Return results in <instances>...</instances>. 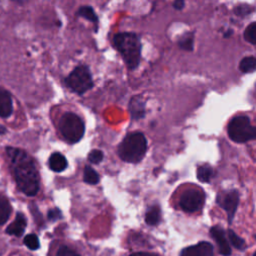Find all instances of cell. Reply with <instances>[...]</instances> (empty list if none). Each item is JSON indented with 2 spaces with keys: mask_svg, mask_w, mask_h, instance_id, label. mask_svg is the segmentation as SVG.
<instances>
[{
  "mask_svg": "<svg viewBox=\"0 0 256 256\" xmlns=\"http://www.w3.org/2000/svg\"><path fill=\"white\" fill-rule=\"evenodd\" d=\"M62 217V213L58 208H53L48 211V219L54 221L57 219H60Z\"/></svg>",
  "mask_w": 256,
  "mask_h": 256,
  "instance_id": "83f0119b",
  "label": "cell"
},
{
  "mask_svg": "<svg viewBox=\"0 0 256 256\" xmlns=\"http://www.w3.org/2000/svg\"><path fill=\"white\" fill-rule=\"evenodd\" d=\"M130 256H157L151 253H147V252H137V253H133Z\"/></svg>",
  "mask_w": 256,
  "mask_h": 256,
  "instance_id": "f546056e",
  "label": "cell"
},
{
  "mask_svg": "<svg viewBox=\"0 0 256 256\" xmlns=\"http://www.w3.org/2000/svg\"><path fill=\"white\" fill-rule=\"evenodd\" d=\"M113 44L121 54L129 69L138 67L141 59V40L133 32H122L114 35Z\"/></svg>",
  "mask_w": 256,
  "mask_h": 256,
  "instance_id": "7a4b0ae2",
  "label": "cell"
},
{
  "mask_svg": "<svg viewBox=\"0 0 256 256\" xmlns=\"http://www.w3.org/2000/svg\"><path fill=\"white\" fill-rule=\"evenodd\" d=\"M253 10V7H249V6H238V7H235L234 9V12L237 13L239 16H245L247 14H249L251 11Z\"/></svg>",
  "mask_w": 256,
  "mask_h": 256,
  "instance_id": "4316f807",
  "label": "cell"
},
{
  "mask_svg": "<svg viewBox=\"0 0 256 256\" xmlns=\"http://www.w3.org/2000/svg\"><path fill=\"white\" fill-rule=\"evenodd\" d=\"M83 180L87 184L90 185H95L99 182V174L89 165H86L84 167V172H83Z\"/></svg>",
  "mask_w": 256,
  "mask_h": 256,
  "instance_id": "d6986e66",
  "label": "cell"
},
{
  "mask_svg": "<svg viewBox=\"0 0 256 256\" xmlns=\"http://www.w3.org/2000/svg\"><path fill=\"white\" fill-rule=\"evenodd\" d=\"M184 5H185V2H184L183 0H176V1L173 2V7H174V9H176V10H181V9H183Z\"/></svg>",
  "mask_w": 256,
  "mask_h": 256,
  "instance_id": "f1b7e54d",
  "label": "cell"
},
{
  "mask_svg": "<svg viewBox=\"0 0 256 256\" xmlns=\"http://www.w3.org/2000/svg\"><path fill=\"white\" fill-rule=\"evenodd\" d=\"M12 98L8 91L0 87V117L7 118L12 114Z\"/></svg>",
  "mask_w": 256,
  "mask_h": 256,
  "instance_id": "4fadbf2b",
  "label": "cell"
},
{
  "mask_svg": "<svg viewBox=\"0 0 256 256\" xmlns=\"http://www.w3.org/2000/svg\"><path fill=\"white\" fill-rule=\"evenodd\" d=\"M243 36L247 42L256 45V21L250 23L246 27Z\"/></svg>",
  "mask_w": 256,
  "mask_h": 256,
  "instance_id": "603a6c76",
  "label": "cell"
},
{
  "mask_svg": "<svg viewBox=\"0 0 256 256\" xmlns=\"http://www.w3.org/2000/svg\"><path fill=\"white\" fill-rule=\"evenodd\" d=\"M147 140L143 133L133 132L127 134L118 146L119 157L128 163L140 162L146 154Z\"/></svg>",
  "mask_w": 256,
  "mask_h": 256,
  "instance_id": "3957f363",
  "label": "cell"
},
{
  "mask_svg": "<svg viewBox=\"0 0 256 256\" xmlns=\"http://www.w3.org/2000/svg\"><path fill=\"white\" fill-rule=\"evenodd\" d=\"M11 204L9 200L2 194H0V225H3L11 214Z\"/></svg>",
  "mask_w": 256,
  "mask_h": 256,
  "instance_id": "2e32d148",
  "label": "cell"
},
{
  "mask_svg": "<svg viewBox=\"0 0 256 256\" xmlns=\"http://www.w3.org/2000/svg\"><path fill=\"white\" fill-rule=\"evenodd\" d=\"M239 69L243 73H251L256 71V58L253 56L244 57L239 63Z\"/></svg>",
  "mask_w": 256,
  "mask_h": 256,
  "instance_id": "ac0fdd59",
  "label": "cell"
},
{
  "mask_svg": "<svg viewBox=\"0 0 256 256\" xmlns=\"http://www.w3.org/2000/svg\"><path fill=\"white\" fill-rule=\"evenodd\" d=\"M210 235L215 240L219 253L224 256H229L231 254V249L228 244V240L226 238L224 230L220 226H213L210 229Z\"/></svg>",
  "mask_w": 256,
  "mask_h": 256,
  "instance_id": "9c48e42d",
  "label": "cell"
},
{
  "mask_svg": "<svg viewBox=\"0 0 256 256\" xmlns=\"http://www.w3.org/2000/svg\"><path fill=\"white\" fill-rule=\"evenodd\" d=\"M7 132V130H6V128L4 127V126H2V125H0V135H3V134H5Z\"/></svg>",
  "mask_w": 256,
  "mask_h": 256,
  "instance_id": "4dcf8cb0",
  "label": "cell"
},
{
  "mask_svg": "<svg viewBox=\"0 0 256 256\" xmlns=\"http://www.w3.org/2000/svg\"><path fill=\"white\" fill-rule=\"evenodd\" d=\"M161 210L158 205H153L148 208L145 214V222L150 226H155L160 222Z\"/></svg>",
  "mask_w": 256,
  "mask_h": 256,
  "instance_id": "9a60e30c",
  "label": "cell"
},
{
  "mask_svg": "<svg viewBox=\"0 0 256 256\" xmlns=\"http://www.w3.org/2000/svg\"><path fill=\"white\" fill-rule=\"evenodd\" d=\"M129 112L130 116L134 120H139L145 116V102L139 95L133 96L129 101Z\"/></svg>",
  "mask_w": 256,
  "mask_h": 256,
  "instance_id": "8fae6325",
  "label": "cell"
},
{
  "mask_svg": "<svg viewBox=\"0 0 256 256\" xmlns=\"http://www.w3.org/2000/svg\"><path fill=\"white\" fill-rule=\"evenodd\" d=\"M56 256H80L78 253H76L75 251H73L72 249L66 247V246H62L58 252Z\"/></svg>",
  "mask_w": 256,
  "mask_h": 256,
  "instance_id": "484cf974",
  "label": "cell"
},
{
  "mask_svg": "<svg viewBox=\"0 0 256 256\" xmlns=\"http://www.w3.org/2000/svg\"><path fill=\"white\" fill-rule=\"evenodd\" d=\"M228 136L237 143H244L256 140V126H252L247 116L240 115L234 117L227 127Z\"/></svg>",
  "mask_w": 256,
  "mask_h": 256,
  "instance_id": "5b68a950",
  "label": "cell"
},
{
  "mask_svg": "<svg viewBox=\"0 0 256 256\" xmlns=\"http://www.w3.org/2000/svg\"><path fill=\"white\" fill-rule=\"evenodd\" d=\"M231 34H232V30H227L226 33L224 34V37H229Z\"/></svg>",
  "mask_w": 256,
  "mask_h": 256,
  "instance_id": "1f68e13d",
  "label": "cell"
},
{
  "mask_svg": "<svg viewBox=\"0 0 256 256\" xmlns=\"http://www.w3.org/2000/svg\"><path fill=\"white\" fill-rule=\"evenodd\" d=\"M217 204L225 210L228 218L229 224L232 223L238 204H239V193L235 189L230 190H224L217 194L216 197Z\"/></svg>",
  "mask_w": 256,
  "mask_h": 256,
  "instance_id": "52a82bcc",
  "label": "cell"
},
{
  "mask_svg": "<svg viewBox=\"0 0 256 256\" xmlns=\"http://www.w3.org/2000/svg\"><path fill=\"white\" fill-rule=\"evenodd\" d=\"M178 46L180 49L185 51H192L194 46V37L193 34H185L178 41Z\"/></svg>",
  "mask_w": 256,
  "mask_h": 256,
  "instance_id": "44dd1931",
  "label": "cell"
},
{
  "mask_svg": "<svg viewBox=\"0 0 256 256\" xmlns=\"http://www.w3.org/2000/svg\"><path fill=\"white\" fill-rule=\"evenodd\" d=\"M103 157H104V154L101 150L94 149L88 154V161L92 164H98L103 160Z\"/></svg>",
  "mask_w": 256,
  "mask_h": 256,
  "instance_id": "d4e9b609",
  "label": "cell"
},
{
  "mask_svg": "<svg viewBox=\"0 0 256 256\" xmlns=\"http://www.w3.org/2000/svg\"><path fill=\"white\" fill-rule=\"evenodd\" d=\"M253 256H256V252H255V253H254V254H253Z\"/></svg>",
  "mask_w": 256,
  "mask_h": 256,
  "instance_id": "d6a6232c",
  "label": "cell"
},
{
  "mask_svg": "<svg viewBox=\"0 0 256 256\" xmlns=\"http://www.w3.org/2000/svg\"><path fill=\"white\" fill-rule=\"evenodd\" d=\"M48 164H49L50 169L55 172H61V171L65 170L68 165L65 156H63L59 152H54L51 154V156L49 157V160H48Z\"/></svg>",
  "mask_w": 256,
  "mask_h": 256,
  "instance_id": "5bb4252c",
  "label": "cell"
},
{
  "mask_svg": "<svg viewBox=\"0 0 256 256\" xmlns=\"http://www.w3.org/2000/svg\"><path fill=\"white\" fill-rule=\"evenodd\" d=\"M58 127L63 138L69 143L78 142L85 132L83 120L73 112L64 113L60 118Z\"/></svg>",
  "mask_w": 256,
  "mask_h": 256,
  "instance_id": "277c9868",
  "label": "cell"
},
{
  "mask_svg": "<svg viewBox=\"0 0 256 256\" xmlns=\"http://www.w3.org/2000/svg\"><path fill=\"white\" fill-rule=\"evenodd\" d=\"M180 256H213V246L206 241L199 242L196 245L183 249Z\"/></svg>",
  "mask_w": 256,
  "mask_h": 256,
  "instance_id": "30bf717a",
  "label": "cell"
},
{
  "mask_svg": "<svg viewBox=\"0 0 256 256\" xmlns=\"http://www.w3.org/2000/svg\"><path fill=\"white\" fill-rule=\"evenodd\" d=\"M27 221L25 216L22 213H17L14 221L7 227L6 233L9 235H14L17 237H20L23 235L25 227H26Z\"/></svg>",
  "mask_w": 256,
  "mask_h": 256,
  "instance_id": "7c38bea8",
  "label": "cell"
},
{
  "mask_svg": "<svg viewBox=\"0 0 256 256\" xmlns=\"http://www.w3.org/2000/svg\"><path fill=\"white\" fill-rule=\"evenodd\" d=\"M227 234H228V239H229L230 243H231L235 248H237V249H239V250H244V249H245V247H246L245 241H244L240 236H238L233 230L229 229V230L227 231Z\"/></svg>",
  "mask_w": 256,
  "mask_h": 256,
  "instance_id": "7402d4cb",
  "label": "cell"
},
{
  "mask_svg": "<svg viewBox=\"0 0 256 256\" xmlns=\"http://www.w3.org/2000/svg\"><path fill=\"white\" fill-rule=\"evenodd\" d=\"M197 178L200 182H209L213 177V169L209 165H201L197 168Z\"/></svg>",
  "mask_w": 256,
  "mask_h": 256,
  "instance_id": "ffe728a7",
  "label": "cell"
},
{
  "mask_svg": "<svg viewBox=\"0 0 256 256\" xmlns=\"http://www.w3.org/2000/svg\"><path fill=\"white\" fill-rule=\"evenodd\" d=\"M205 201V194L195 188L188 189L182 193L179 200V205L181 209L185 212L192 213L200 210Z\"/></svg>",
  "mask_w": 256,
  "mask_h": 256,
  "instance_id": "ba28073f",
  "label": "cell"
},
{
  "mask_svg": "<svg viewBox=\"0 0 256 256\" xmlns=\"http://www.w3.org/2000/svg\"><path fill=\"white\" fill-rule=\"evenodd\" d=\"M24 244L31 250H36L39 248V239L35 234H28L24 237Z\"/></svg>",
  "mask_w": 256,
  "mask_h": 256,
  "instance_id": "cb8c5ba5",
  "label": "cell"
},
{
  "mask_svg": "<svg viewBox=\"0 0 256 256\" xmlns=\"http://www.w3.org/2000/svg\"><path fill=\"white\" fill-rule=\"evenodd\" d=\"M66 86L78 95L84 94L93 87V80L89 68L86 65H79L74 68L64 80Z\"/></svg>",
  "mask_w": 256,
  "mask_h": 256,
  "instance_id": "8992f818",
  "label": "cell"
},
{
  "mask_svg": "<svg viewBox=\"0 0 256 256\" xmlns=\"http://www.w3.org/2000/svg\"><path fill=\"white\" fill-rule=\"evenodd\" d=\"M6 154L17 187L27 196H34L39 191V174L32 158L22 149L7 147Z\"/></svg>",
  "mask_w": 256,
  "mask_h": 256,
  "instance_id": "6da1fadb",
  "label": "cell"
},
{
  "mask_svg": "<svg viewBox=\"0 0 256 256\" xmlns=\"http://www.w3.org/2000/svg\"><path fill=\"white\" fill-rule=\"evenodd\" d=\"M77 15L87 19L88 21L94 23L95 25H97V23H98V17L96 15L94 9L91 6H81V7H79V9L77 11Z\"/></svg>",
  "mask_w": 256,
  "mask_h": 256,
  "instance_id": "e0dca14e",
  "label": "cell"
}]
</instances>
